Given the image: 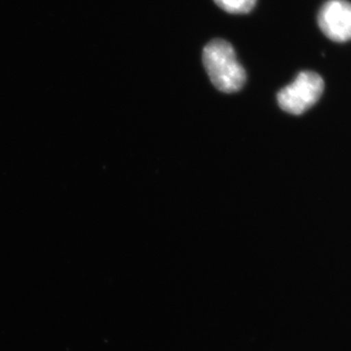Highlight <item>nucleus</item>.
Returning <instances> with one entry per match:
<instances>
[{
	"instance_id": "obj_1",
	"label": "nucleus",
	"mask_w": 351,
	"mask_h": 351,
	"mask_svg": "<svg viewBox=\"0 0 351 351\" xmlns=\"http://www.w3.org/2000/svg\"><path fill=\"white\" fill-rule=\"evenodd\" d=\"M203 64L214 86L223 93L239 91L246 82V71L237 61V53L230 43L215 38L203 49Z\"/></svg>"
},
{
	"instance_id": "obj_2",
	"label": "nucleus",
	"mask_w": 351,
	"mask_h": 351,
	"mask_svg": "<svg viewBox=\"0 0 351 351\" xmlns=\"http://www.w3.org/2000/svg\"><path fill=\"white\" fill-rule=\"evenodd\" d=\"M324 91V82L318 73L302 71L294 82L277 95L279 107L290 114L306 112L319 100Z\"/></svg>"
},
{
	"instance_id": "obj_3",
	"label": "nucleus",
	"mask_w": 351,
	"mask_h": 351,
	"mask_svg": "<svg viewBox=\"0 0 351 351\" xmlns=\"http://www.w3.org/2000/svg\"><path fill=\"white\" fill-rule=\"evenodd\" d=\"M318 25L328 38L336 43L351 39V3L346 0H329L318 15Z\"/></svg>"
},
{
	"instance_id": "obj_4",
	"label": "nucleus",
	"mask_w": 351,
	"mask_h": 351,
	"mask_svg": "<svg viewBox=\"0 0 351 351\" xmlns=\"http://www.w3.org/2000/svg\"><path fill=\"white\" fill-rule=\"evenodd\" d=\"M257 1L258 0H214L219 8L235 15L250 13L255 8Z\"/></svg>"
}]
</instances>
